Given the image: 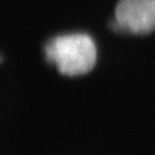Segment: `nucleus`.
<instances>
[{
	"label": "nucleus",
	"mask_w": 155,
	"mask_h": 155,
	"mask_svg": "<svg viewBox=\"0 0 155 155\" xmlns=\"http://www.w3.org/2000/svg\"><path fill=\"white\" fill-rule=\"evenodd\" d=\"M45 57L66 76H80L90 72L96 64V46L89 35L73 33L54 38L45 48Z\"/></svg>",
	"instance_id": "nucleus-1"
},
{
	"label": "nucleus",
	"mask_w": 155,
	"mask_h": 155,
	"mask_svg": "<svg viewBox=\"0 0 155 155\" xmlns=\"http://www.w3.org/2000/svg\"><path fill=\"white\" fill-rule=\"evenodd\" d=\"M119 27L137 35L155 30V0H120L116 6Z\"/></svg>",
	"instance_id": "nucleus-2"
}]
</instances>
